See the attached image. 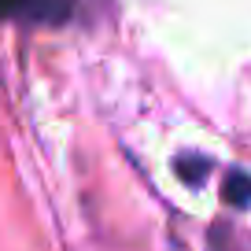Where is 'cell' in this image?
Here are the masks:
<instances>
[{
  "instance_id": "2",
  "label": "cell",
  "mask_w": 251,
  "mask_h": 251,
  "mask_svg": "<svg viewBox=\"0 0 251 251\" xmlns=\"http://www.w3.org/2000/svg\"><path fill=\"white\" fill-rule=\"evenodd\" d=\"M226 200L233 207H251V177L244 170H229V177H226Z\"/></svg>"
},
{
  "instance_id": "1",
  "label": "cell",
  "mask_w": 251,
  "mask_h": 251,
  "mask_svg": "<svg viewBox=\"0 0 251 251\" xmlns=\"http://www.w3.org/2000/svg\"><path fill=\"white\" fill-rule=\"evenodd\" d=\"M78 0H0V19L37 26H59L74 15Z\"/></svg>"
},
{
  "instance_id": "3",
  "label": "cell",
  "mask_w": 251,
  "mask_h": 251,
  "mask_svg": "<svg viewBox=\"0 0 251 251\" xmlns=\"http://www.w3.org/2000/svg\"><path fill=\"white\" fill-rule=\"evenodd\" d=\"M177 170H181V177H185L188 185H200L203 174L211 170V163H207V159H177Z\"/></svg>"
}]
</instances>
